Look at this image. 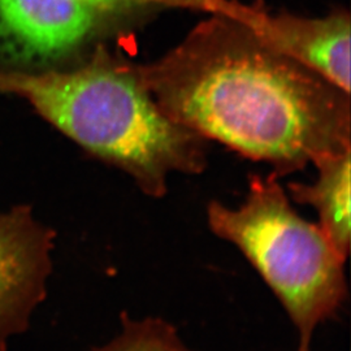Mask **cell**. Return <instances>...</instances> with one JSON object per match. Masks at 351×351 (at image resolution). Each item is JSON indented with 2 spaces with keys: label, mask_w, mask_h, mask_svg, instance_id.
I'll use <instances>...</instances> for the list:
<instances>
[{
  "label": "cell",
  "mask_w": 351,
  "mask_h": 351,
  "mask_svg": "<svg viewBox=\"0 0 351 351\" xmlns=\"http://www.w3.org/2000/svg\"><path fill=\"white\" fill-rule=\"evenodd\" d=\"M171 120L280 173L351 150L350 94L277 50L234 1L136 68Z\"/></svg>",
  "instance_id": "cell-1"
},
{
  "label": "cell",
  "mask_w": 351,
  "mask_h": 351,
  "mask_svg": "<svg viewBox=\"0 0 351 351\" xmlns=\"http://www.w3.org/2000/svg\"><path fill=\"white\" fill-rule=\"evenodd\" d=\"M0 93L25 99L43 119L103 162L130 176L143 193L162 197L172 172L199 173L201 136L171 120L136 68L103 47L69 72H1Z\"/></svg>",
  "instance_id": "cell-2"
},
{
  "label": "cell",
  "mask_w": 351,
  "mask_h": 351,
  "mask_svg": "<svg viewBox=\"0 0 351 351\" xmlns=\"http://www.w3.org/2000/svg\"><path fill=\"white\" fill-rule=\"evenodd\" d=\"M213 233L237 246L272 289L300 333L298 351H310L316 326L339 313L348 298L345 258L320 226L297 213L276 176L251 178L239 208L213 202Z\"/></svg>",
  "instance_id": "cell-3"
},
{
  "label": "cell",
  "mask_w": 351,
  "mask_h": 351,
  "mask_svg": "<svg viewBox=\"0 0 351 351\" xmlns=\"http://www.w3.org/2000/svg\"><path fill=\"white\" fill-rule=\"evenodd\" d=\"M55 232L39 223L29 206L0 213V351L25 332L46 298Z\"/></svg>",
  "instance_id": "cell-4"
},
{
  "label": "cell",
  "mask_w": 351,
  "mask_h": 351,
  "mask_svg": "<svg viewBox=\"0 0 351 351\" xmlns=\"http://www.w3.org/2000/svg\"><path fill=\"white\" fill-rule=\"evenodd\" d=\"M252 25L284 52L335 86L350 94V16L335 11L324 17L271 14L262 5H246Z\"/></svg>",
  "instance_id": "cell-5"
},
{
  "label": "cell",
  "mask_w": 351,
  "mask_h": 351,
  "mask_svg": "<svg viewBox=\"0 0 351 351\" xmlns=\"http://www.w3.org/2000/svg\"><path fill=\"white\" fill-rule=\"evenodd\" d=\"M94 25V10L77 0H0V49L17 58L58 56Z\"/></svg>",
  "instance_id": "cell-6"
},
{
  "label": "cell",
  "mask_w": 351,
  "mask_h": 351,
  "mask_svg": "<svg viewBox=\"0 0 351 351\" xmlns=\"http://www.w3.org/2000/svg\"><path fill=\"white\" fill-rule=\"evenodd\" d=\"M350 151L315 164L319 172L314 184L290 185L294 201L314 208L317 226L345 259L350 251Z\"/></svg>",
  "instance_id": "cell-7"
},
{
  "label": "cell",
  "mask_w": 351,
  "mask_h": 351,
  "mask_svg": "<svg viewBox=\"0 0 351 351\" xmlns=\"http://www.w3.org/2000/svg\"><path fill=\"white\" fill-rule=\"evenodd\" d=\"M90 351H193L173 326L162 319L132 320L123 316V330L107 345Z\"/></svg>",
  "instance_id": "cell-8"
},
{
  "label": "cell",
  "mask_w": 351,
  "mask_h": 351,
  "mask_svg": "<svg viewBox=\"0 0 351 351\" xmlns=\"http://www.w3.org/2000/svg\"><path fill=\"white\" fill-rule=\"evenodd\" d=\"M141 1H152L162 5L180 7L186 10L202 11V12H219L228 8L232 1L229 0H141Z\"/></svg>",
  "instance_id": "cell-9"
},
{
  "label": "cell",
  "mask_w": 351,
  "mask_h": 351,
  "mask_svg": "<svg viewBox=\"0 0 351 351\" xmlns=\"http://www.w3.org/2000/svg\"><path fill=\"white\" fill-rule=\"evenodd\" d=\"M77 1L85 4L86 7L95 11V10H112L113 7L123 5L129 1H137V0H77Z\"/></svg>",
  "instance_id": "cell-10"
}]
</instances>
